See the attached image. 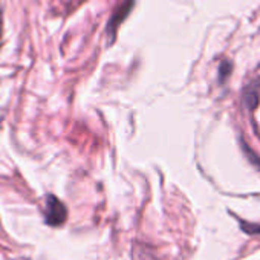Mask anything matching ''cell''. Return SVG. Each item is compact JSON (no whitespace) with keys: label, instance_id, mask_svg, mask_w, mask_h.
<instances>
[{"label":"cell","instance_id":"cell-1","mask_svg":"<svg viewBox=\"0 0 260 260\" xmlns=\"http://www.w3.org/2000/svg\"><path fill=\"white\" fill-rule=\"evenodd\" d=\"M45 216H46V223H49L52 226H60V225H63L66 222L68 210H66L64 204L58 198L48 196Z\"/></svg>","mask_w":260,"mask_h":260},{"label":"cell","instance_id":"cell-4","mask_svg":"<svg viewBox=\"0 0 260 260\" xmlns=\"http://www.w3.org/2000/svg\"><path fill=\"white\" fill-rule=\"evenodd\" d=\"M230 71H231V63H230V61H223L222 66H220V72H219L220 81H223V80L226 78V75L230 74Z\"/></svg>","mask_w":260,"mask_h":260},{"label":"cell","instance_id":"cell-3","mask_svg":"<svg viewBox=\"0 0 260 260\" xmlns=\"http://www.w3.org/2000/svg\"><path fill=\"white\" fill-rule=\"evenodd\" d=\"M240 228L246 234H260V223H248L245 220H240Z\"/></svg>","mask_w":260,"mask_h":260},{"label":"cell","instance_id":"cell-2","mask_svg":"<svg viewBox=\"0 0 260 260\" xmlns=\"http://www.w3.org/2000/svg\"><path fill=\"white\" fill-rule=\"evenodd\" d=\"M132 7H134L132 0H125V2H122V4L118 7V10L115 11V14H112L110 22H109V25H107V31H109V34H110L112 40H113V37H115V34H116L118 26H119V25H121V22L127 17V14L130 13V10H132Z\"/></svg>","mask_w":260,"mask_h":260}]
</instances>
